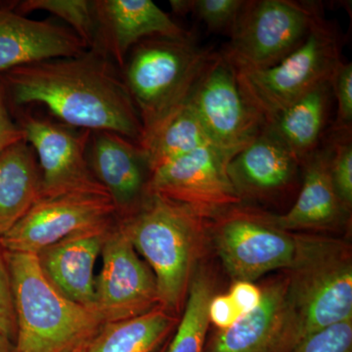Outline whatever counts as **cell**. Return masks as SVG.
<instances>
[{
    "mask_svg": "<svg viewBox=\"0 0 352 352\" xmlns=\"http://www.w3.org/2000/svg\"><path fill=\"white\" fill-rule=\"evenodd\" d=\"M16 122L31 145L41 175V198L71 193H107L88 166L90 132L16 109ZM110 196V195H109Z\"/></svg>",
    "mask_w": 352,
    "mask_h": 352,
    "instance_id": "cell-9",
    "label": "cell"
},
{
    "mask_svg": "<svg viewBox=\"0 0 352 352\" xmlns=\"http://www.w3.org/2000/svg\"><path fill=\"white\" fill-rule=\"evenodd\" d=\"M117 219L113 201L105 192L39 198L20 221L0 236V245L6 252L36 256L73 234Z\"/></svg>",
    "mask_w": 352,
    "mask_h": 352,
    "instance_id": "cell-11",
    "label": "cell"
},
{
    "mask_svg": "<svg viewBox=\"0 0 352 352\" xmlns=\"http://www.w3.org/2000/svg\"><path fill=\"white\" fill-rule=\"evenodd\" d=\"M120 69L110 58L87 50L9 69L0 80L10 110L39 104L62 124L116 132L140 145L142 124Z\"/></svg>",
    "mask_w": 352,
    "mask_h": 352,
    "instance_id": "cell-1",
    "label": "cell"
},
{
    "mask_svg": "<svg viewBox=\"0 0 352 352\" xmlns=\"http://www.w3.org/2000/svg\"><path fill=\"white\" fill-rule=\"evenodd\" d=\"M0 333L15 342L17 333L12 281L4 250L0 245Z\"/></svg>",
    "mask_w": 352,
    "mask_h": 352,
    "instance_id": "cell-31",
    "label": "cell"
},
{
    "mask_svg": "<svg viewBox=\"0 0 352 352\" xmlns=\"http://www.w3.org/2000/svg\"><path fill=\"white\" fill-rule=\"evenodd\" d=\"M4 256L12 281L16 352H63L99 330V315L62 296L44 277L36 254Z\"/></svg>",
    "mask_w": 352,
    "mask_h": 352,
    "instance_id": "cell-5",
    "label": "cell"
},
{
    "mask_svg": "<svg viewBox=\"0 0 352 352\" xmlns=\"http://www.w3.org/2000/svg\"><path fill=\"white\" fill-rule=\"evenodd\" d=\"M229 295L239 308L241 314L245 315L258 307L263 298V289L252 282L236 281Z\"/></svg>",
    "mask_w": 352,
    "mask_h": 352,
    "instance_id": "cell-34",
    "label": "cell"
},
{
    "mask_svg": "<svg viewBox=\"0 0 352 352\" xmlns=\"http://www.w3.org/2000/svg\"><path fill=\"white\" fill-rule=\"evenodd\" d=\"M332 98L330 82L323 83L264 124L289 148L302 166L326 138Z\"/></svg>",
    "mask_w": 352,
    "mask_h": 352,
    "instance_id": "cell-21",
    "label": "cell"
},
{
    "mask_svg": "<svg viewBox=\"0 0 352 352\" xmlns=\"http://www.w3.org/2000/svg\"><path fill=\"white\" fill-rule=\"evenodd\" d=\"M87 157L92 175L112 199L118 219L138 212L147 198L151 175L145 150L116 132L91 131Z\"/></svg>",
    "mask_w": 352,
    "mask_h": 352,
    "instance_id": "cell-14",
    "label": "cell"
},
{
    "mask_svg": "<svg viewBox=\"0 0 352 352\" xmlns=\"http://www.w3.org/2000/svg\"><path fill=\"white\" fill-rule=\"evenodd\" d=\"M116 221L73 234L36 254L46 280L65 298L94 311V266Z\"/></svg>",
    "mask_w": 352,
    "mask_h": 352,
    "instance_id": "cell-17",
    "label": "cell"
},
{
    "mask_svg": "<svg viewBox=\"0 0 352 352\" xmlns=\"http://www.w3.org/2000/svg\"><path fill=\"white\" fill-rule=\"evenodd\" d=\"M95 311L103 323L135 318L160 307L156 278L116 221L102 248Z\"/></svg>",
    "mask_w": 352,
    "mask_h": 352,
    "instance_id": "cell-13",
    "label": "cell"
},
{
    "mask_svg": "<svg viewBox=\"0 0 352 352\" xmlns=\"http://www.w3.org/2000/svg\"><path fill=\"white\" fill-rule=\"evenodd\" d=\"M25 140L24 133L13 119L0 80V156L9 147Z\"/></svg>",
    "mask_w": 352,
    "mask_h": 352,
    "instance_id": "cell-32",
    "label": "cell"
},
{
    "mask_svg": "<svg viewBox=\"0 0 352 352\" xmlns=\"http://www.w3.org/2000/svg\"><path fill=\"white\" fill-rule=\"evenodd\" d=\"M287 276L286 352L312 333L352 319V258L342 241L296 234Z\"/></svg>",
    "mask_w": 352,
    "mask_h": 352,
    "instance_id": "cell-2",
    "label": "cell"
},
{
    "mask_svg": "<svg viewBox=\"0 0 352 352\" xmlns=\"http://www.w3.org/2000/svg\"><path fill=\"white\" fill-rule=\"evenodd\" d=\"M95 333H94V335H95ZM94 336H91V337L87 338V339H85V340H80V342H76V344H74V346H69V349H67L66 351H65L63 352H87L88 346H89V344H90V340H91L92 338H94Z\"/></svg>",
    "mask_w": 352,
    "mask_h": 352,
    "instance_id": "cell-35",
    "label": "cell"
},
{
    "mask_svg": "<svg viewBox=\"0 0 352 352\" xmlns=\"http://www.w3.org/2000/svg\"><path fill=\"white\" fill-rule=\"evenodd\" d=\"M87 50L72 29L0 8V74L24 65L78 56Z\"/></svg>",
    "mask_w": 352,
    "mask_h": 352,
    "instance_id": "cell-18",
    "label": "cell"
},
{
    "mask_svg": "<svg viewBox=\"0 0 352 352\" xmlns=\"http://www.w3.org/2000/svg\"><path fill=\"white\" fill-rule=\"evenodd\" d=\"M12 10L25 15L41 10L61 18L71 25L88 50L98 52L99 24L95 1L88 0H25L13 4Z\"/></svg>",
    "mask_w": 352,
    "mask_h": 352,
    "instance_id": "cell-26",
    "label": "cell"
},
{
    "mask_svg": "<svg viewBox=\"0 0 352 352\" xmlns=\"http://www.w3.org/2000/svg\"><path fill=\"white\" fill-rule=\"evenodd\" d=\"M118 223L154 273L160 307L177 314L188 294L201 217L150 194L138 212Z\"/></svg>",
    "mask_w": 352,
    "mask_h": 352,
    "instance_id": "cell-4",
    "label": "cell"
},
{
    "mask_svg": "<svg viewBox=\"0 0 352 352\" xmlns=\"http://www.w3.org/2000/svg\"><path fill=\"white\" fill-rule=\"evenodd\" d=\"M324 139L329 151V170L342 205L351 212L352 206L351 131L329 132Z\"/></svg>",
    "mask_w": 352,
    "mask_h": 352,
    "instance_id": "cell-27",
    "label": "cell"
},
{
    "mask_svg": "<svg viewBox=\"0 0 352 352\" xmlns=\"http://www.w3.org/2000/svg\"><path fill=\"white\" fill-rule=\"evenodd\" d=\"M154 170L176 157L205 146H214L187 102L176 110L149 138L141 143Z\"/></svg>",
    "mask_w": 352,
    "mask_h": 352,
    "instance_id": "cell-24",
    "label": "cell"
},
{
    "mask_svg": "<svg viewBox=\"0 0 352 352\" xmlns=\"http://www.w3.org/2000/svg\"><path fill=\"white\" fill-rule=\"evenodd\" d=\"M322 16L316 2L245 1L230 41L220 52L237 71L271 68L302 45Z\"/></svg>",
    "mask_w": 352,
    "mask_h": 352,
    "instance_id": "cell-7",
    "label": "cell"
},
{
    "mask_svg": "<svg viewBox=\"0 0 352 352\" xmlns=\"http://www.w3.org/2000/svg\"><path fill=\"white\" fill-rule=\"evenodd\" d=\"M340 30L322 16L300 47L280 63L256 71H237L243 96L265 124L280 111L329 82L342 60Z\"/></svg>",
    "mask_w": 352,
    "mask_h": 352,
    "instance_id": "cell-6",
    "label": "cell"
},
{
    "mask_svg": "<svg viewBox=\"0 0 352 352\" xmlns=\"http://www.w3.org/2000/svg\"><path fill=\"white\" fill-rule=\"evenodd\" d=\"M245 0H190V13L201 21L210 32L230 36Z\"/></svg>",
    "mask_w": 352,
    "mask_h": 352,
    "instance_id": "cell-28",
    "label": "cell"
},
{
    "mask_svg": "<svg viewBox=\"0 0 352 352\" xmlns=\"http://www.w3.org/2000/svg\"><path fill=\"white\" fill-rule=\"evenodd\" d=\"M175 315L157 307L135 318L106 322L87 352H157L177 325Z\"/></svg>",
    "mask_w": 352,
    "mask_h": 352,
    "instance_id": "cell-23",
    "label": "cell"
},
{
    "mask_svg": "<svg viewBox=\"0 0 352 352\" xmlns=\"http://www.w3.org/2000/svg\"><path fill=\"white\" fill-rule=\"evenodd\" d=\"M230 161L214 146L176 157L152 170L148 195L168 199L201 219L217 217L242 203L227 175Z\"/></svg>",
    "mask_w": 352,
    "mask_h": 352,
    "instance_id": "cell-12",
    "label": "cell"
},
{
    "mask_svg": "<svg viewBox=\"0 0 352 352\" xmlns=\"http://www.w3.org/2000/svg\"><path fill=\"white\" fill-rule=\"evenodd\" d=\"M214 53L192 34L154 36L131 48L122 76L142 124L140 144L186 102Z\"/></svg>",
    "mask_w": 352,
    "mask_h": 352,
    "instance_id": "cell-3",
    "label": "cell"
},
{
    "mask_svg": "<svg viewBox=\"0 0 352 352\" xmlns=\"http://www.w3.org/2000/svg\"><path fill=\"white\" fill-rule=\"evenodd\" d=\"M243 314L229 294L214 296L208 307V318L219 330H224L234 325Z\"/></svg>",
    "mask_w": 352,
    "mask_h": 352,
    "instance_id": "cell-33",
    "label": "cell"
},
{
    "mask_svg": "<svg viewBox=\"0 0 352 352\" xmlns=\"http://www.w3.org/2000/svg\"><path fill=\"white\" fill-rule=\"evenodd\" d=\"M166 344H164L163 346L161 347V349H159L157 352H166Z\"/></svg>",
    "mask_w": 352,
    "mask_h": 352,
    "instance_id": "cell-37",
    "label": "cell"
},
{
    "mask_svg": "<svg viewBox=\"0 0 352 352\" xmlns=\"http://www.w3.org/2000/svg\"><path fill=\"white\" fill-rule=\"evenodd\" d=\"M303 179L298 198L286 214L266 215L281 230L331 228L342 223L349 210L340 201L329 170L325 141L302 164Z\"/></svg>",
    "mask_w": 352,
    "mask_h": 352,
    "instance_id": "cell-20",
    "label": "cell"
},
{
    "mask_svg": "<svg viewBox=\"0 0 352 352\" xmlns=\"http://www.w3.org/2000/svg\"><path fill=\"white\" fill-rule=\"evenodd\" d=\"M291 352H352V319L312 333Z\"/></svg>",
    "mask_w": 352,
    "mask_h": 352,
    "instance_id": "cell-29",
    "label": "cell"
},
{
    "mask_svg": "<svg viewBox=\"0 0 352 352\" xmlns=\"http://www.w3.org/2000/svg\"><path fill=\"white\" fill-rule=\"evenodd\" d=\"M99 24L98 52L120 69L134 45L143 39L183 38L185 31L151 0H96Z\"/></svg>",
    "mask_w": 352,
    "mask_h": 352,
    "instance_id": "cell-15",
    "label": "cell"
},
{
    "mask_svg": "<svg viewBox=\"0 0 352 352\" xmlns=\"http://www.w3.org/2000/svg\"><path fill=\"white\" fill-rule=\"evenodd\" d=\"M214 288L207 275L196 274L189 285L184 314L166 352H205L210 318L208 307Z\"/></svg>",
    "mask_w": 352,
    "mask_h": 352,
    "instance_id": "cell-25",
    "label": "cell"
},
{
    "mask_svg": "<svg viewBox=\"0 0 352 352\" xmlns=\"http://www.w3.org/2000/svg\"><path fill=\"white\" fill-rule=\"evenodd\" d=\"M212 144L232 159L256 139L263 120L245 101L237 69L215 52L187 98Z\"/></svg>",
    "mask_w": 352,
    "mask_h": 352,
    "instance_id": "cell-8",
    "label": "cell"
},
{
    "mask_svg": "<svg viewBox=\"0 0 352 352\" xmlns=\"http://www.w3.org/2000/svg\"><path fill=\"white\" fill-rule=\"evenodd\" d=\"M36 153L25 140L0 156V236L8 232L41 198Z\"/></svg>",
    "mask_w": 352,
    "mask_h": 352,
    "instance_id": "cell-22",
    "label": "cell"
},
{
    "mask_svg": "<svg viewBox=\"0 0 352 352\" xmlns=\"http://www.w3.org/2000/svg\"><path fill=\"white\" fill-rule=\"evenodd\" d=\"M333 96L337 103V115L331 131H351L352 64L340 61L330 80Z\"/></svg>",
    "mask_w": 352,
    "mask_h": 352,
    "instance_id": "cell-30",
    "label": "cell"
},
{
    "mask_svg": "<svg viewBox=\"0 0 352 352\" xmlns=\"http://www.w3.org/2000/svg\"><path fill=\"white\" fill-rule=\"evenodd\" d=\"M258 307L212 336L205 352H286L287 276L266 285Z\"/></svg>",
    "mask_w": 352,
    "mask_h": 352,
    "instance_id": "cell-19",
    "label": "cell"
},
{
    "mask_svg": "<svg viewBox=\"0 0 352 352\" xmlns=\"http://www.w3.org/2000/svg\"><path fill=\"white\" fill-rule=\"evenodd\" d=\"M239 206L217 214L214 226L217 250L230 276L235 282H252L270 271L289 270L295 254L294 235L273 226L266 215Z\"/></svg>",
    "mask_w": 352,
    "mask_h": 352,
    "instance_id": "cell-10",
    "label": "cell"
},
{
    "mask_svg": "<svg viewBox=\"0 0 352 352\" xmlns=\"http://www.w3.org/2000/svg\"><path fill=\"white\" fill-rule=\"evenodd\" d=\"M300 168L295 155L263 126L256 139L231 159L227 175L241 201L270 200L293 186Z\"/></svg>",
    "mask_w": 352,
    "mask_h": 352,
    "instance_id": "cell-16",
    "label": "cell"
},
{
    "mask_svg": "<svg viewBox=\"0 0 352 352\" xmlns=\"http://www.w3.org/2000/svg\"><path fill=\"white\" fill-rule=\"evenodd\" d=\"M0 352H16L15 342L0 333Z\"/></svg>",
    "mask_w": 352,
    "mask_h": 352,
    "instance_id": "cell-36",
    "label": "cell"
}]
</instances>
